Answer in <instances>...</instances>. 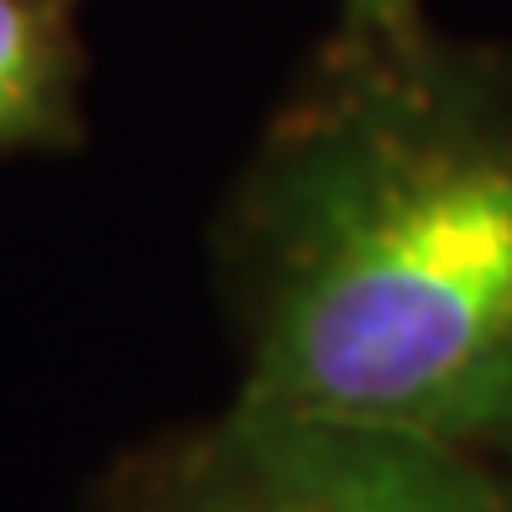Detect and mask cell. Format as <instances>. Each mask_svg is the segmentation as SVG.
Masks as SVG:
<instances>
[{"mask_svg":"<svg viewBox=\"0 0 512 512\" xmlns=\"http://www.w3.org/2000/svg\"><path fill=\"white\" fill-rule=\"evenodd\" d=\"M215 262L246 398L512 465V42L335 32Z\"/></svg>","mask_w":512,"mask_h":512,"instance_id":"6da1fadb","label":"cell"},{"mask_svg":"<svg viewBox=\"0 0 512 512\" xmlns=\"http://www.w3.org/2000/svg\"><path fill=\"white\" fill-rule=\"evenodd\" d=\"M95 512H512V465L236 392L126 450Z\"/></svg>","mask_w":512,"mask_h":512,"instance_id":"7a4b0ae2","label":"cell"},{"mask_svg":"<svg viewBox=\"0 0 512 512\" xmlns=\"http://www.w3.org/2000/svg\"><path fill=\"white\" fill-rule=\"evenodd\" d=\"M79 0H0V152L79 142Z\"/></svg>","mask_w":512,"mask_h":512,"instance_id":"3957f363","label":"cell"},{"mask_svg":"<svg viewBox=\"0 0 512 512\" xmlns=\"http://www.w3.org/2000/svg\"><path fill=\"white\" fill-rule=\"evenodd\" d=\"M429 21L418 11V0H345L340 32L351 37H413Z\"/></svg>","mask_w":512,"mask_h":512,"instance_id":"277c9868","label":"cell"}]
</instances>
